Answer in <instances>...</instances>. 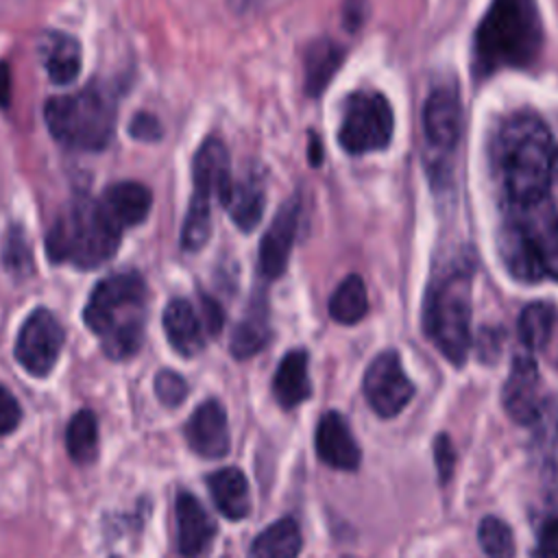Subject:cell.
Listing matches in <instances>:
<instances>
[{"instance_id":"obj_1","label":"cell","mask_w":558,"mask_h":558,"mask_svg":"<svg viewBox=\"0 0 558 558\" xmlns=\"http://www.w3.org/2000/svg\"><path fill=\"white\" fill-rule=\"evenodd\" d=\"M554 140L534 113H514L501 122L493 144V166L504 201L512 209H530L547 198Z\"/></svg>"},{"instance_id":"obj_2","label":"cell","mask_w":558,"mask_h":558,"mask_svg":"<svg viewBox=\"0 0 558 558\" xmlns=\"http://www.w3.org/2000/svg\"><path fill=\"white\" fill-rule=\"evenodd\" d=\"M543 48L536 0H490L473 39V72L490 76L506 68L532 65Z\"/></svg>"},{"instance_id":"obj_3","label":"cell","mask_w":558,"mask_h":558,"mask_svg":"<svg viewBox=\"0 0 558 558\" xmlns=\"http://www.w3.org/2000/svg\"><path fill=\"white\" fill-rule=\"evenodd\" d=\"M85 325L98 336L111 360L133 357L144 342L146 283L137 272H116L92 290L85 310Z\"/></svg>"},{"instance_id":"obj_4","label":"cell","mask_w":558,"mask_h":558,"mask_svg":"<svg viewBox=\"0 0 558 558\" xmlns=\"http://www.w3.org/2000/svg\"><path fill=\"white\" fill-rule=\"evenodd\" d=\"M475 264L460 257L432 279L423 301V329L432 344L462 366L471 349V290Z\"/></svg>"},{"instance_id":"obj_5","label":"cell","mask_w":558,"mask_h":558,"mask_svg":"<svg viewBox=\"0 0 558 558\" xmlns=\"http://www.w3.org/2000/svg\"><path fill=\"white\" fill-rule=\"evenodd\" d=\"M122 231L107 218L98 201H72L46 233V253L54 264L98 268L113 257Z\"/></svg>"},{"instance_id":"obj_6","label":"cell","mask_w":558,"mask_h":558,"mask_svg":"<svg viewBox=\"0 0 558 558\" xmlns=\"http://www.w3.org/2000/svg\"><path fill=\"white\" fill-rule=\"evenodd\" d=\"M50 135L74 150H102L116 133V98L100 85H89L44 105Z\"/></svg>"},{"instance_id":"obj_7","label":"cell","mask_w":558,"mask_h":558,"mask_svg":"<svg viewBox=\"0 0 558 558\" xmlns=\"http://www.w3.org/2000/svg\"><path fill=\"white\" fill-rule=\"evenodd\" d=\"M395 116L388 98L373 89H357L342 102L338 142L349 155L384 150L392 140Z\"/></svg>"},{"instance_id":"obj_8","label":"cell","mask_w":558,"mask_h":558,"mask_svg":"<svg viewBox=\"0 0 558 558\" xmlns=\"http://www.w3.org/2000/svg\"><path fill=\"white\" fill-rule=\"evenodd\" d=\"M63 340L65 331L59 318L50 310L39 307L28 314L17 331L15 360L28 375L46 377L61 355Z\"/></svg>"},{"instance_id":"obj_9","label":"cell","mask_w":558,"mask_h":558,"mask_svg":"<svg viewBox=\"0 0 558 558\" xmlns=\"http://www.w3.org/2000/svg\"><path fill=\"white\" fill-rule=\"evenodd\" d=\"M362 390L371 410L381 418L397 416L414 395V386L401 366L399 353L392 349L373 357L364 373Z\"/></svg>"},{"instance_id":"obj_10","label":"cell","mask_w":558,"mask_h":558,"mask_svg":"<svg viewBox=\"0 0 558 558\" xmlns=\"http://www.w3.org/2000/svg\"><path fill=\"white\" fill-rule=\"evenodd\" d=\"M501 401L510 418L521 425H534L541 418L545 403L541 397L538 366L530 351H521L512 357V366L501 390Z\"/></svg>"},{"instance_id":"obj_11","label":"cell","mask_w":558,"mask_h":558,"mask_svg":"<svg viewBox=\"0 0 558 558\" xmlns=\"http://www.w3.org/2000/svg\"><path fill=\"white\" fill-rule=\"evenodd\" d=\"M192 181L194 192L192 201L211 205L216 198L222 207L229 198V192L233 187L231 179V159L229 150L218 137H207L198 146L194 159H192Z\"/></svg>"},{"instance_id":"obj_12","label":"cell","mask_w":558,"mask_h":558,"mask_svg":"<svg viewBox=\"0 0 558 558\" xmlns=\"http://www.w3.org/2000/svg\"><path fill=\"white\" fill-rule=\"evenodd\" d=\"M497 248L504 266L514 279L523 283H536L545 277L538 244L525 218L512 216L501 225Z\"/></svg>"},{"instance_id":"obj_13","label":"cell","mask_w":558,"mask_h":558,"mask_svg":"<svg viewBox=\"0 0 558 558\" xmlns=\"http://www.w3.org/2000/svg\"><path fill=\"white\" fill-rule=\"evenodd\" d=\"M462 131L460 98L449 87H436L423 107V133L427 148L440 157L453 153Z\"/></svg>"},{"instance_id":"obj_14","label":"cell","mask_w":558,"mask_h":558,"mask_svg":"<svg viewBox=\"0 0 558 558\" xmlns=\"http://www.w3.org/2000/svg\"><path fill=\"white\" fill-rule=\"evenodd\" d=\"M299 216H301V203L296 198L286 201L266 233L259 242V255H257V270L264 279L272 281L279 279L290 262V251L296 238L299 229Z\"/></svg>"},{"instance_id":"obj_15","label":"cell","mask_w":558,"mask_h":558,"mask_svg":"<svg viewBox=\"0 0 558 558\" xmlns=\"http://www.w3.org/2000/svg\"><path fill=\"white\" fill-rule=\"evenodd\" d=\"M185 440L194 453L201 458H222L229 453V423L227 412L220 401L207 399L203 401L185 423Z\"/></svg>"},{"instance_id":"obj_16","label":"cell","mask_w":558,"mask_h":558,"mask_svg":"<svg viewBox=\"0 0 558 558\" xmlns=\"http://www.w3.org/2000/svg\"><path fill=\"white\" fill-rule=\"evenodd\" d=\"M316 453L318 458L340 471H355L362 460L360 445L355 442L349 423L340 412H325L316 425V436H314Z\"/></svg>"},{"instance_id":"obj_17","label":"cell","mask_w":558,"mask_h":558,"mask_svg":"<svg viewBox=\"0 0 558 558\" xmlns=\"http://www.w3.org/2000/svg\"><path fill=\"white\" fill-rule=\"evenodd\" d=\"M37 57L54 85H70L81 74V44L63 31H46L37 41Z\"/></svg>"},{"instance_id":"obj_18","label":"cell","mask_w":558,"mask_h":558,"mask_svg":"<svg viewBox=\"0 0 558 558\" xmlns=\"http://www.w3.org/2000/svg\"><path fill=\"white\" fill-rule=\"evenodd\" d=\"M100 207L107 214V218L120 229L135 227L146 220L150 207H153V194L144 183L137 181H120L105 190L100 196Z\"/></svg>"},{"instance_id":"obj_19","label":"cell","mask_w":558,"mask_h":558,"mask_svg":"<svg viewBox=\"0 0 558 558\" xmlns=\"http://www.w3.org/2000/svg\"><path fill=\"white\" fill-rule=\"evenodd\" d=\"M177 514V547L185 558L198 556L211 536L216 534V525L201 501L190 493H179L174 504Z\"/></svg>"},{"instance_id":"obj_20","label":"cell","mask_w":558,"mask_h":558,"mask_svg":"<svg viewBox=\"0 0 558 558\" xmlns=\"http://www.w3.org/2000/svg\"><path fill=\"white\" fill-rule=\"evenodd\" d=\"M163 331L170 347L183 357H194L205 347V327L201 314L187 299H172L166 305Z\"/></svg>"},{"instance_id":"obj_21","label":"cell","mask_w":558,"mask_h":558,"mask_svg":"<svg viewBox=\"0 0 558 558\" xmlns=\"http://www.w3.org/2000/svg\"><path fill=\"white\" fill-rule=\"evenodd\" d=\"M307 362L310 357L303 349H294L281 357L272 377V395L281 408H296L312 395Z\"/></svg>"},{"instance_id":"obj_22","label":"cell","mask_w":558,"mask_h":558,"mask_svg":"<svg viewBox=\"0 0 558 558\" xmlns=\"http://www.w3.org/2000/svg\"><path fill=\"white\" fill-rule=\"evenodd\" d=\"M209 495L216 504V508L231 521H240L248 517L251 512V493H248V480L246 475L235 469H218L207 477Z\"/></svg>"},{"instance_id":"obj_23","label":"cell","mask_w":558,"mask_h":558,"mask_svg":"<svg viewBox=\"0 0 558 558\" xmlns=\"http://www.w3.org/2000/svg\"><path fill=\"white\" fill-rule=\"evenodd\" d=\"M342 59H344V48L329 37H318L307 46L303 70H305V94L310 98H318V94L327 89L336 70L342 65Z\"/></svg>"},{"instance_id":"obj_24","label":"cell","mask_w":558,"mask_h":558,"mask_svg":"<svg viewBox=\"0 0 558 558\" xmlns=\"http://www.w3.org/2000/svg\"><path fill=\"white\" fill-rule=\"evenodd\" d=\"M301 530L294 519H279L255 536L248 558H296L301 551Z\"/></svg>"},{"instance_id":"obj_25","label":"cell","mask_w":558,"mask_h":558,"mask_svg":"<svg viewBox=\"0 0 558 558\" xmlns=\"http://www.w3.org/2000/svg\"><path fill=\"white\" fill-rule=\"evenodd\" d=\"M530 211L536 216V220L525 218V222L536 238L545 277L558 279V209L545 198L543 203L530 207Z\"/></svg>"},{"instance_id":"obj_26","label":"cell","mask_w":558,"mask_h":558,"mask_svg":"<svg viewBox=\"0 0 558 558\" xmlns=\"http://www.w3.org/2000/svg\"><path fill=\"white\" fill-rule=\"evenodd\" d=\"M264 205H266V194L262 183L255 179H244L238 183L233 181V187L225 203L231 220L242 231H253L259 225Z\"/></svg>"},{"instance_id":"obj_27","label":"cell","mask_w":558,"mask_h":558,"mask_svg":"<svg viewBox=\"0 0 558 558\" xmlns=\"http://www.w3.org/2000/svg\"><path fill=\"white\" fill-rule=\"evenodd\" d=\"M368 310L364 279L355 272L347 275L329 296V316L340 325H355Z\"/></svg>"},{"instance_id":"obj_28","label":"cell","mask_w":558,"mask_h":558,"mask_svg":"<svg viewBox=\"0 0 558 558\" xmlns=\"http://www.w3.org/2000/svg\"><path fill=\"white\" fill-rule=\"evenodd\" d=\"M268 316L264 303H251V310L246 316L235 325L231 333V355L238 360H246L264 349L268 342Z\"/></svg>"},{"instance_id":"obj_29","label":"cell","mask_w":558,"mask_h":558,"mask_svg":"<svg viewBox=\"0 0 558 558\" xmlns=\"http://www.w3.org/2000/svg\"><path fill=\"white\" fill-rule=\"evenodd\" d=\"M556 325V310L547 303H527L519 316V338L525 347V351L534 353L547 347L551 331Z\"/></svg>"},{"instance_id":"obj_30","label":"cell","mask_w":558,"mask_h":558,"mask_svg":"<svg viewBox=\"0 0 558 558\" xmlns=\"http://www.w3.org/2000/svg\"><path fill=\"white\" fill-rule=\"evenodd\" d=\"M65 447L74 462L87 464L98 453V423L92 410H78L65 429Z\"/></svg>"},{"instance_id":"obj_31","label":"cell","mask_w":558,"mask_h":558,"mask_svg":"<svg viewBox=\"0 0 558 558\" xmlns=\"http://www.w3.org/2000/svg\"><path fill=\"white\" fill-rule=\"evenodd\" d=\"M0 259L4 270L13 279H28L33 275L35 262H33V248L26 238V231L20 225H11L0 244Z\"/></svg>"},{"instance_id":"obj_32","label":"cell","mask_w":558,"mask_h":558,"mask_svg":"<svg viewBox=\"0 0 558 558\" xmlns=\"http://www.w3.org/2000/svg\"><path fill=\"white\" fill-rule=\"evenodd\" d=\"M477 538L488 558H514V536L506 521L484 517L477 527Z\"/></svg>"},{"instance_id":"obj_33","label":"cell","mask_w":558,"mask_h":558,"mask_svg":"<svg viewBox=\"0 0 558 558\" xmlns=\"http://www.w3.org/2000/svg\"><path fill=\"white\" fill-rule=\"evenodd\" d=\"M155 395L163 405L177 408L187 397V381L179 373L163 368L155 375Z\"/></svg>"},{"instance_id":"obj_34","label":"cell","mask_w":558,"mask_h":558,"mask_svg":"<svg viewBox=\"0 0 558 558\" xmlns=\"http://www.w3.org/2000/svg\"><path fill=\"white\" fill-rule=\"evenodd\" d=\"M532 558H558V517H549L538 527Z\"/></svg>"},{"instance_id":"obj_35","label":"cell","mask_w":558,"mask_h":558,"mask_svg":"<svg viewBox=\"0 0 558 558\" xmlns=\"http://www.w3.org/2000/svg\"><path fill=\"white\" fill-rule=\"evenodd\" d=\"M22 421V408L13 392L0 381V436L11 434Z\"/></svg>"},{"instance_id":"obj_36","label":"cell","mask_w":558,"mask_h":558,"mask_svg":"<svg viewBox=\"0 0 558 558\" xmlns=\"http://www.w3.org/2000/svg\"><path fill=\"white\" fill-rule=\"evenodd\" d=\"M129 135L140 142H155L161 137V122L148 111L135 113L129 122Z\"/></svg>"},{"instance_id":"obj_37","label":"cell","mask_w":558,"mask_h":558,"mask_svg":"<svg viewBox=\"0 0 558 558\" xmlns=\"http://www.w3.org/2000/svg\"><path fill=\"white\" fill-rule=\"evenodd\" d=\"M434 460H436V469H438V480L447 482L453 473V464H456V449L453 442L447 434H438L434 440Z\"/></svg>"},{"instance_id":"obj_38","label":"cell","mask_w":558,"mask_h":558,"mask_svg":"<svg viewBox=\"0 0 558 558\" xmlns=\"http://www.w3.org/2000/svg\"><path fill=\"white\" fill-rule=\"evenodd\" d=\"M366 17H368V0H342L340 20L349 33L360 31Z\"/></svg>"},{"instance_id":"obj_39","label":"cell","mask_w":558,"mask_h":558,"mask_svg":"<svg viewBox=\"0 0 558 558\" xmlns=\"http://www.w3.org/2000/svg\"><path fill=\"white\" fill-rule=\"evenodd\" d=\"M201 320H203L205 333L209 336H218L225 323V312L220 303L207 294H201Z\"/></svg>"},{"instance_id":"obj_40","label":"cell","mask_w":558,"mask_h":558,"mask_svg":"<svg viewBox=\"0 0 558 558\" xmlns=\"http://www.w3.org/2000/svg\"><path fill=\"white\" fill-rule=\"evenodd\" d=\"M499 347H501V336L497 329H484L482 338H480V355L490 362L499 355Z\"/></svg>"},{"instance_id":"obj_41","label":"cell","mask_w":558,"mask_h":558,"mask_svg":"<svg viewBox=\"0 0 558 558\" xmlns=\"http://www.w3.org/2000/svg\"><path fill=\"white\" fill-rule=\"evenodd\" d=\"M11 100V70L0 61V107H7Z\"/></svg>"},{"instance_id":"obj_42","label":"cell","mask_w":558,"mask_h":558,"mask_svg":"<svg viewBox=\"0 0 558 558\" xmlns=\"http://www.w3.org/2000/svg\"><path fill=\"white\" fill-rule=\"evenodd\" d=\"M549 201L554 207H558V148L554 153V161H551V172H549V192H547Z\"/></svg>"},{"instance_id":"obj_43","label":"cell","mask_w":558,"mask_h":558,"mask_svg":"<svg viewBox=\"0 0 558 558\" xmlns=\"http://www.w3.org/2000/svg\"><path fill=\"white\" fill-rule=\"evenodd\" d=\"M320 157H323V150H320L318 137L312 133L310 135V161L316 166V163H320Z\"/></svg>"},{"instance_id":"obj_44","label":"cell","mask_w":558,"mask_h":558,"mask_svg":"<svg viewBox=\"0 0 558 558\" xmlns=\"http://www.w3.org/2000/svg\"><path fill=\"white\" fill-rule=\"evenodd\" d=\"M344 558H353V556H344Z\"/></svg>"},{"instance_id":"obj_45","label":"cell","mask_w":558,"mask_h":558,"mask_svg":"<svg viewBox=\"0 0 558 558\" xmlns=\"http://www.w3.org/2000/svg\"><path fill=\"white\" fill-rule=\"evenodd\" d=\"M113 558H116V556H113Z\"/></svg>"}]
</instances>
